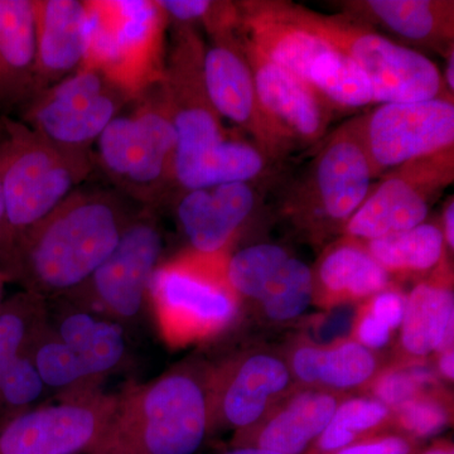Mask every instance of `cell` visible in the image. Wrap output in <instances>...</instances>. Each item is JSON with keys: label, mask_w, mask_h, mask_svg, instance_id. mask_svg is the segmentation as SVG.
I'll return each mask as SVG.
<instances>
[{"label": "cell", "mask_w": 454, "mask_h": 454, "mask_svg": "<svg viewBox=\"0 0 454 454\" xmlns=\"http://www.w3.org/2000/svg\"><path fill=\"white\" fill-rule=\"evenodd\" d=\"M131 219L115 193L77 188L14 239L5 274L42 298L73 293L113 253Z\"/></svg>", "instance_id": "6da1fadb"}, {"label": "cell", "mask_w": 454, "mask_h": 454, "mask_svg": "<svg viewBox=\"0 0 454 454\" xmlns=\"http://www.w3.org/2000/svg\"><path fill=\"white\" fill-rule=\"evenodd\" d=\"M205 47L195 27L176 26L162 83L177 133L173 187L178 193L229 184L238 176L247 149L243 139L223 127L208 97Z\"/></svg>", "instance_id": "7a4b0ae2"}, {"label": "cell", "mask_w": 454, "mask_h": 454, "mask_svg": "<svg viewBox=\"0 0 454 454\" xmlns=\"http://www.w3.org/2000/svg\"><path fill=\"white\" fill-rule=\"evenodd\" d=\"M210 367L182 365L121 395L89 454H193L211 432Z\"/></svg>", "instance_id": "3957f363"}, {"label": "cell", "mask_w": 454, "mask_h": 454, "mask_svg": "<svg viewBox=\"0 0 454 454\" xmlns=\"http://www.w3.org/2000/svg\"><path fill=\"white\" fill-rule=\"evenodd\" d=\"M372 182L357 115L319 143L312 160L286 187L280 214L307 243L325 247L342 235Z\"/></svg>", "instance_id": "277c9868"}, {"label": "cell", "mask_w": 454, "mask_h": 454, "mask_svg": "<svg viewBox=\"0 0 454 454\" xmlns=\"http://www.w3.org/2000/svg\"><path fill=\"white\" fill-rule=\"evenodd\" d=\"M92 168V155L62 151L25 121L0 113V188L12 243L77 190Z\"/></svg>", "instance_id": "5b68a950"}, {"label": "cell", "mask_w": 454, "mask_h": 454, "mask_svg": "<svg viewBox=\"0 0 454 454\" xmlns=\"http://www.w3.org/2000/svg\"><path fill=\"white\" fill-rule=\"evenodd\" d=\"M229 253L203 255L186 250L154 271L148 298L170 348L214 340L238 319L241 301L223 273Z\"/></svg>", "instance_id": "8992f818"}, {"label": "cell", "mask_w": 454, "mask_h": 454, "mask_svg": "<svg viewBox=\"0 0 454 454\" xmlns=\"http://www.w3.org/2000/svg\"><path fill=\"white\" fill-rule=\"evenodd\" d=\"M169 20L158 0L89 2L86 56L134 100L162 82Z\"/></svg>", "instance_id": "52a82bcc"}, {"label": "cell", "mask_w": 454, "mask_h": 454, "mask_svg": "<svg viewBox=\"0 0 454 454\" xmlns=\"http://www.w3.org/2000/svg\"><path fill=\"white\" fill-rule=\"evenodd\" d=\"M136 101V109L116 116L98 139L97 162L122 192L154 205L173 187L177 133L162 82Z\"/></svg>", "instance_id": "ba28073f"}, {"label": "cell", "mask_w": 454, "mask_h": 454, "mask_svg": "<svg viewBox=\"0 0 454 454\" xmlns=\"http://www.w3.org/2000/svg\"><path fill=\"white\" fill-rule=\"evenodd\" d=\"M298 16L334 51L355 62L372 82L376 106L387 103L446 98L447 91L438 66L418 52L358 25L342 14L319 13L295 4Z\"/></svg>", "instance_id": "9c48e42d"}, {"label": "cell", "mask_w": 454, "mask_h": 454, "mask_svg": "<svg viewBox=\"0 0 454 454\" xmlns=\"http://www.w3.org/2000/svg\"><path fill=\"white\" fill-rule=\"evenodd\" d=\"M131 101L106 74L82 66L35 95L22 107L20 121L62 151L92 155L91 146Z\"/></svg>", "instance_id": "30bf717a"}, {"label": "cell", "mask_w": 454, "mask_h": 454, "mask_svg": "<svg viewBox=\"0 0 454 454\" xmlns=\"http://www.w3.org/2000/svg\"><path fill=\"white\" fill-rule=\"evenodd\" d=\"M453 182L454 146L400 164L370 188L340 236L370 241L413 229Z\"/></svg>", "instance_id": "8fae6325"}, {"label": "cell", "mask_w": 454, "mask_h": 454, "mask_svg": "<svg viewBox=\"0 0 454 454\" xmlns=\"http://www.w3.org/2000/svg\"><path fill=\"white\" fill-rule=\"evenodd\" d=\"M210 40L203 55V76L215 109L221 119L249 134L262 153L282 162L298 148L260 103L240 29L216 33Z\"/></svg>", "instance_id": "7c38bea8"}, {"label": "cell", "mask_w": 454, "mask_h": 454, "mask_svg": "<svg viewBox=\"0 0 454 454\" xmlns=\"http://www.w3.org/2000/svg\"><path fill=\"white\" fill-rule=\"evenodd\" d=\"M358 119L372 179L454 146V101L446 98L380 104Z\"/></svg>", "instance_id": "4fadbf2b"}, {"label": "cell", "mask_w": 454, "mask_h": 454, "mask_svg": "<svg viewBox=\"0 0 454 454\" xmlns=\"http://www.w3.org/2000/svg\"><path fill=\"white\" fill-rule=\"evenodd\" d=\"M116 404L118 395L82 391L59 404L18 414L0 427V454L89 453Z\"/></svg>", "instance_id": "5bb4252c"}, {"label": "cell", "mask_w": 454, "mask_h": 454, "mask_svg": "<svg viewBox=\"0 0 454 454\" xmlns=\"http://www.w3.org/2000/svg\"><path fill=\"white\" fill-rule=\"evenodd\" d=\"M295 387L286 357L270 349H247L210 367L212 429L223 426L236 433L255 426Z\"/></svg>", "instance_id": "9a60e30c"}, {"label": "cell", "mask_w": 454, "mask_h": 454, "mask_svg": "<svg viewBox=\"0 0 454 454\" xmlns=\"http://www.w3.org/2000/svg\"><path fill=\"white\" fill-rule=\"evenodd\" d=\"M163 235L153 215L134 216L106 262L77 288V297L116 319L139 315L160 267ZM73 292V293H74Z\"/></svg>", "instance_id": "2e32d148"}, {"label": "cell", "mask_w": 454, "mask_h": 454, "mask_svg": "<svg viewBox=\"0 0 454 454\" xmlns=\"http://www.w3.org/2000/svg\"><path fill=\"white\" fill-rule=\"evenodd\" d=\"M241 41L260 103L271 121L298 151L319 145L333 121V106L312 85L262 56L243 35Z\"/></svg>", "instance_id": "e0dca14e"}, {"label": "cell", "mask_w": 454, "mask_h": 454, "mask_svg": "<svg viewBox=\"0 0 454 454\" xmlns=\"http://www.w3.org/2000/svg\"><path fill=\"white\" fill-rule=\"evenodd\" d=\"M256 184L232 182L184 191L176 217L191 252L215 255L232 252L260 202Z\"/></svg>", "instance_id": "ac0fdd59"}, {"label": "cell", "mask_w": 454, "mask_h": 454, "mask_svg": "<svg viewBox=\"0 0 454 454\" xmlns=\"http://www.w3.org/2000/svg\"><path fill=\"white\" fill-rule=\"evenodd\" d=\"M238 5L240 35L245 40L271 62L309 83L317 59L333 47L301 20L295 3L245 0Z\"/></svg>", "instance_id": "d6986e66"}, {"label": "cell", "mask_w": 454, "mask_h": 454, "mask_svg": "<svg viewBox=\"0 0 454 454\" xmlns=\"http://www.w3.org/2000/svg\"><path fill=\"white\" fill-rule=\"evenodd\" d=\"M358 25L395 35L409 49L442 57L454 51L453 0H339L331 3Z\"/></svg>", "instance_id": "ffe728a7"}, {"label": "cell", "mask_w": 454, "mask_h": 454, "mask_svg": "<svg viewBox=\"0 0 454 454\" xmlns=\"http://www.w3.org/2000/svg\"><path fill=\"white\" fill-rule=\"evenodd\" d=\"M348 394L297 387L260 422L236 432L232 447H253L280 454H306Z\"/></svg>", "instance_id": "44dd1931"}, {"label": "cell", "mask_w": 454, "mask_h": 454, "mask_svg": "<svg viewBox=\"0 0 454 454\" xmlns=\"http://www.w3.org/2000/svg\"><path fill=\"white\" fill-rule=\"evenodd\" d=\"M453 269L447 255L406 295L396 358L428 361V357L453 348Z\"/></svg>", "instance_id": "7402d4cb"}, {"label": "cell", "mask_w": 454, "mask_h": 454, "mask_svg": "<svg viewBox=\"0 0 454 454\" xmlns=\"http://www.w3.org/2000/svg\"><path fill=\"white\" fill-rule=\"evenodd\" d=\"M33 5L35 20V97L76 73L85 62L89 2L33 0Z\"/></svg>", "instance_id": "603a6c76"}, {"label": "cell", "mask_w": 454, "mask_h": 454, "mask_svg": "<svg viewBox=\"0 0 454 454\" xmlns=\"http://www.w3.org/2000/svg\"><path fill=\"white\" fill-rule=\"evenodd\" d=\"M310 269L312 303L325 309L363 303L396 284L367 252L365 243L348 236L325 245Z\"/></svg>", "instance_id": "cb8c5ba5"}, {"label": "cell", "mask_w": 454, "mask_h": 454, "mask_svg": "<svg viewBox=\"0 0 454 454\" xmlns=\"http://www.w3.org/2000/svg\"><path fill=\"white\" fill-rule=\"evenodd\" d=\"M284 357L300 387L348 395L354 390L363 393L385 364L379 352L364 348L349 337L327 345L297 340Z\"/></svg>", "instance_id": "d4e9b609"}, {"label": "cell", "mask_w": 454, "mask_h": 454, "mask_svg": "<svg viewBox=\"0 0 454 454\" xmlns=\"http://www.w3.org/2000/svg\"><path fill=\"white\" fill-rule=\"evenodd\" d=\"M35 74L33 0H0V113L31 100Z\"/></svg>", "instance_id": "484cf974"}, {"label": "cell", "mask_w": 454, "mask_h": 454, "mask_svg": "<svg viewBox=\"0 0 454 454\" xmlns=\"http://www.w3.org/2000/svg\"><path fill=\"white\" fill-rule=\"evenodd\" d=\"M364 243L367 252L396 284L408 279L419 282L450 255L437 221H424L406 231Z\"/></svg>", "instance_id": "4316f807"}, {"label": "cell", "mask_w": 454, "mask_h": 454, "mask_svg": "<svg viewBox=\"0 0 454 454\" xmlns=\"http://www.w3.org/2000/svg\"><path fill=\"white\" fill-rule=\"evenodd\" d=\"M385 432H393L389 408L370 396H348L306 454H334Z\"/></svg>", "instance_id": "83f0119b"}, {"label": "cell", "mask_w": 454, "mask_h": 454, "mask_svg": "<svg viewBox=\"0 0 454 454\" xmlns=\"http://www.w3.org/2000/svg\"><path fill=\"white\" fill-rule=\"evenodd\" d=\"M309 83L333 106L334 112H352L376 106L372 82L348 57L333 49L317 59Z\"/></svg>", "instance_id": "f1b7e54d"}, {"label": "cell", "mask_w": 454, "mask_h": 454, "mask_svg": "<svg viewBox=\"0 0 454 454\" xmlns=\"http://www.w3.org/2000/svg\"><path fill=\"white\" fill-rule=\"evenodd\" d=\"M291 256L286 247L270 243L229 253L223 265L226 282L241 304H255Z\"/></svg>", "instance_id": "f546056e"}, {"label": "cell", "mask_w": 454, "mask_h": 454, "mask_svg": "<svg viewBox=\"0 0 454 454\" xmlns=\"http://www.w3.org/2000/svg\"><path fill=\"white\" fill-rule=\"evenodd\" d=\"M313 300L312 269L291 256L255 303L260 315L273 324L300 318Z\"/></svg>", "instance_id": "4dcf8cb0"}, {"label": "cell", "mask_w": 454, "mask_h": 454, "mask_svg": "<svg viewBox=\"0 0 454 454\" xmlns=\"http://www.w3.org/2000/svg\"><path fill=\"white\" fill-rule=\"evenodd\" d=\"M442 389L441 379L429 360L395 358L382 365L363 393L393 411L415 396Z\"/></svg>", "instance_id": "1f68e13d"}, {"label": "cell", "mask_w": 454, "mask_h": 454, "mask_svg": "<svg viewBox=\"0 0 454 454\" xmlns=\"http://www.w3.org/2000/svg\"><path fill=\"white\" fill-rule=\"evenodd\" d=\"M452 396L446 389L422 394L391 411V430L422 443L452 424Z\"/></svg>", "instance_id": "d6a6232c"}, {"label": "cell", "mask_w": 454, "mask_h": 454, "mask_svg": "<svg viewBox=\"0 0 454 454\" xmlns=\"http://www.w3.org/2000/svg\"><path fill=\"white\" fill-rule=\"evenodd\" d=\"M175 26L205 27L208 35L240 29L238 2L226 0H158Z\"/></svg>", "instance_id": "836d02e7"}, {"label": "cell", "mask_w": 454, "mask_h": 454, "mask_svg": "<svg viewBox=\"0 0 454 454\" xmlns=\"http://www.w3.org/2000/svg\"><path fill=\"white\" fill-rule=\"evenodd\" d=\"M80 363L90 381L101 378L119 365L125 354L124 331L112 321H98L94 331L80 352Z\"/></svg>", "instance_id": "e575fe53"}, {"label": "cell", "mask_w": 454, "mask_h": 454, "mask_svg": "<svg viewBox=\"0 0 454 454\" xmlns=\"http://www.w3.org/2000/svg\"><path fill=\"white\" fill-rule=\"evenodd\" d=\"M32 358L46 387L66 389L79 382L90 381L83 372L79 355L59 337L41 342Z\"/></svg>", "instance_id": "d590c367"}, {"label": "cell", "mask_w": 454, "mask_h": 454, "mask_svg": "<svg viewBox=\"0 0 454 454\" xmlns=\"http://www.w3.org/2000/svg\"><path fill=\"white\" fill-rule=\"evenodd\" d=\"M44 387L46 385L42 380L32 356L23 352L14 358L13 363L3 373L0 397L12 408H25L42 395Z\"/></svg>", "instance_id": "8d00e7d4"}, {"label": "cell", "mask_w": 454, "mask_h": 454, "mask_svg": "<svg viewBox=\"0 0 454 454\" xmlns=\"http://www.w3.org/2000/svg\"><path fill=\"white\" fill-rule=\"evenodd\" d=\"M20 309L16 303L0 309V380L14 358L23 354L31 331L28 312Z\"/></svg>", "instance_id": "74e56055"}, {"label": "cell", "mask_w": 454, "mask_h": 454, "mask_svg": "<svg viewBox=\"0 0 454 454\" xmlns=\"http://www.w3.org/2000/svg\"><path fill=\"white\" fill-rule=\"evenodd\" d=\"M422 443L395 432L363 439L334 454H418Z\"/></svg>", "instance_id": "f35d334b"}, {"label": "cell", "mask_w": 454, "mask_h": 454, "mask_svg": "<svg viewBox=\"0 0 454 454\" xmlns=\"http://www.w3.org/2000/svg\"><path fill=\"white\" fill-rule=\"evenodd\" d=\"M405 301L406 295L400 291L397 284H394L390 288L372 295L360 304H363L378 321L387 325L391 333H395L404 317Z\"/></svg>", "instance_id": "ab89813d"}, {"label": "cell", "mask_w": 454, "mask_h": 454, "mask_svg": "<svg viewBox=\"0 0 454 454\" xmlns=\"http://www.w3.org/2000/svg\"><path fill=\"white\" fill-rule=\"evenodd\" d=\"M391 334L393 333L387 325L378 321L363 304H360L352 324L349 339L356 340L364 348L379 352V349L384 348L390 342Z\"/></svg>", "instance_id": "60d3db41"}, {"label": "cell", "mask_w": 454, "mask_h": 454, "mask_svg": "<svg viewBox=\"0 0 454 454\" xmlns=\"http://www.w3.org/2000/svg\"><path fill=\"white\" fill-rule=\"evenodd\" d=\"M98 319L88 312H74L65 317L59 328V340L67 348L80 352L94 331Z\"/></svg>", "instance_id": "b9f144b4"}, {"label": "cell", "mask_w": 454, "mask_h": 454, "mask_svg": "<svg viewBox=\"0 0 454 454\" xmlns=\"http://www.w3.org/2000/svg\"><path fill=\"white\" fill-rule=\"evenodd\" d=\"M442 232H443L444 244L448 254L454 252V197L450 196L444 202L441 221Z\"/></svg>", "instance_id": "7bdbcfd3"}, {"label": "cell", "mask_w": 454, "mask_h": 454, "mask_svg": "<svg viewBox=\"0 0 454 454\" xmlns=\"http://www.w3.org/2000/svg\"><path fill=\"white\" fill-rule=\"evenodd\" d=\"M435 372H437L439 379H443L448 382L454 380V348H448L446 351L439 352L435 355Z\"/></svg>", "instance_id": "ee69618b"}, {"label": "cell", "mask_w": 454, "mask_h": 454, "mask_svg": "<svg viewBox=\"0 0 454 454\" xmlns=\"http://www.w3.org/2000/svg\"><path fill=\"white\" fill-rule=\"evenodd\" d=\"M442 79H443L447 91L454 97V51L446 57V66L442 73Z\"/></svg>", "instance_id": "f6af8a7d"}, {"label": "cell", "mask_w": 454, "mask_h": 454, "mask_svg": "<svg viewBox=\"0 0 454 454\" xmlns=\"http://www.w3.org/2000/svg\"><path fill=\"white\" fill-rule=\"evenodd\" d=\"M418 454H454L453 443L447 439L433 442L429 447L422 448Z\"/></svg>", "instance_id": "bcb514c9"}, {"label": "cell", "mask_w": 454, "mask_h": 454, "mask_svg": "<svg viewBox=\"0 0 454 454\" xmlns=\"http://www.w3.org/2000/svg\"><path fill=\"white\" fill-rule=\"evenodd\" d=\"M0 235L7 240L9 250L12 245V235L11 231H9L7 216H5V206L4 200H3L2 188H0ZM5 255H7V254H5Z\"/></svg>", "instance_id": "7dc6e473"}, {"label": "cell", "mask_w": 454, "mask_h": 454, "mask_svg": "<svg viewBox=\"0 0 454 454\" xmlns=\"http://www.w3.org/2000/svg\"><path fill=\"white\" fill-rule=\"evenodd\" d=\"M223 454H280L273 452V450H260V448L253 447H232L231 450H226Z\"/></svg>", "instance_id": "c3c4849f"}, {"label": "cell", "mask_w": 454, "mask_h": 454, "mask_svg": "<svg viewBox=\"0 0 454 454\" xmlns=\"http://www.w3.org/2000/svg\"><path fill=\"white\" fill-rule=\"evenodd\" d=\"M5 278H8V277L5 276L4 271L0 270V309H2V304H3V293H4Z\"/></svg>", "instance_id": "681fc988"}]
</instances>
